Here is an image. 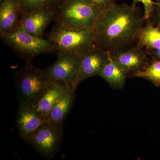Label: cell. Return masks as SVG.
Listing matches in <instances>:
<instances>
[{
  "label": "cell",
  "mask_w": 160,
  "mask_h": 160,
  "mask_svg": "<svg viewBox=\"0 0 160 160\" xmlns=\"http://www.w3.org/2000/svg\"><path fill=\"white\" fill-rule=\"evenodd\" d=\"M137 7L116 3L102 12L93 28L95 46L112 52L137 42L144 26Z\"/></svg>",
  "instance_id": "1"
},
{
  "label": "cell",
  "mask_w": 160,
  "mask_h": 160,
  "mask_svg": "<svg viewBox=\"0 0 160 160\" xmlns=\"http://www.w3.org/2000/svg\"><path fill=\"white\" fill-rule=\"evenodd\" d=\"M15 81L19 105L35 106L52 80L46 69L28 62L16 72Z\"/></svg>",
  "instance_id": "2"
},
{
  "label": "cell",
  "mask_w": 160,
  "mask_h": 160,
  "mask_svg": "<svg viewBox=\"0 0 160 160\" xmlns=\"http://www.w3.org/2000/svg\"><path fill=\"white\" fill-rule=\"evenodd\" d=\"M102 12L86 0H62L54 19L64 28L92 31Z\"/></svg>",
  "instance_id": "3"
},
{
  "label": "cell",
  "mask_w": 160,
  "mask_h": 160,
  "mask_svg": "<svg viewBox=\"0 0 160 160\" xmlns=\"http://www.w3.org/2000/svg\"><path fill=\"white\" fill-rule=\"evenodd\" d=\"M1 37L3 42L26 62H31L32 59L40 55L58 52L54 44L49 39L30 34L21 26Z\"/></svg>",
  "instance_id": "4"
},
{
  "label": "cell",
  "mask_w": 160,
  "mask_h": 160,
  "mask_svg": "<svg viewBox=\"0 0 160 160\" xmlns=\"http://www.w3.org/2000/svg\"><path fill=\"white\" fill-rule=\"evenodd\" d=\"M48 39L58 52H70L80 56L94 45L92 30L69 29L56 24L49 32Z\"/></svg>",
  "instance_id": "5"
},
{
  "label": "cell",
  "mask_w": 160,
  "mask_h": 160,
  "mask_svg": "<svg viewBox=\"0 0 160 160\" xmlns=\"http://www.w3.org/2000/svg\"><path fill=\"white\" fill-rule=\"evenodd\" d=\"M63 136V127L46 123L36 132L27 143L38 154L51 159L59 151Z\"/></svg>",
  "instance_id": "6"
},
{
  "label": "cell",
  "mask_w": 160,
  "mask_h": 160,
  "mask_svg": "<svg viewBox=\"0 0 160 160\" xmlns=\"http://www.w3.org/2000/svg\"><path fill=\"white\" fill-rule=\"evenodd\" d=\"M80 65L79 55L70 52H59L55 62L45 69L52 81L62 82L77 88Z\"/></svg>",
  "instance_id": "7"
},
{
  "label": "cell",
  "mask_w": 160,
  "mask_h": 160,
  "mask_svg": "<svg viewBox=\"0 0 160 160\" xmlns=\"http://www.w3.org/2000/svg\"><path fill=\"white\" fill-rule=\"evenodd\" d=\"M110 54L111 58L127 72L128 77L144 69L151 60L149 52L138 42Z\"/></svg>",
  "instance_id": "8"
},
{
  "label": "cell",
  "mask_w": 160,
  "mask_h": 160,
  "mask_svg": "<svg viewBox=\"0 0 160 160\" xmlns=\"http://www.w3.org/2000/svg\"><path fill=\"white\" fill-rule=\"evenodd\" d=\"M110 58V52L94 45L80 56L79 72L76 85L83 81L99 76Z\"/></svg>",
  "instance_id": "9"
},
{
  "label": "cell",
  "mask_w": 160,
  "mask_h": 160,
  "mask_svg": "<svg viewBox=\"0 0 160 160\" xmlns=\"http://www.w3.org/2000/svg\"><path fill=\"white\" fill-rule=\"evenodd\" d=\"M46 123V118L34 106L19 105L17 127L21 138L28 142L36 132Z\"/></svg>",
  "instance_id": "10"
},
{
  "label": "cell",
  "mask_w": 160,
  "mask_h": 160,
  "mask_svg": "<svg viewBox=\"0 0 160 160\" xmlns=\"http://www.w3.org/2000/svg\"><path fill=\"white\" fill-rule=\"evenodd\" d=\"M57 11V9L44 8L23 12L21 26L30 34L42 37L46 27L54 19Z\"/></svg>",
  "instance_id": "11"
},
{
  "label": "cell",
  "mask_w": 160,
  "mask_h": 160,
  "mask_svg": "<svg viewBox=\"0 0 160 160\" xmlns=\"http://www.w3.org/2000/svg\"><path fill=\"white\" fill-rule=\"evenodd\" d=\"M0 34H6L21 26L22 11L19 0L0 2Z\"/></svg>",
  "instance_id": "12"
},
{
  "label": "cell",
  "mask_w": 160,
  "mask_h": 160,
  "mask_svg": "<svg viewBox=\"0 0 160 160\" xmlns=\"http://www.w3.org/2000/svg\"><path fill=\"white\" fill-rule=\"evenodd\" d=\"M72 88H76L62 82L52 81L42 97L34 106L46 119L49 112L56 103Z\"/></svg>",
  "instance_id": "13"
},
{
  "label": "cell",
  "mask_w": 160,
  "mask_h": 160,
  "mask_svg": "<svg viewBox=\"0 0 160 160\" xmlns=\"http://www.w3.org/2000/svg\"><path fill=\"white\" fill-rule=\"evenodd\" d=\"M76 88L67 92L56 103L46 117V123L52 126H62L74 104Z\"/></svg>",
  "instance_id": "14"
},
{
  "label": "cell",
  "mask_w": 160,
  "mask_h": 160,
  "mask_svg": "<svg viewBox=\"0 0 160 160\" xmlns=\"http://www.w3.org/2000/svg\"><path fill=\"white\" fill-rule=\"evenodd\" d=\"M99 76L107 82L112 89H120L124 88L126 85L128 74L122 67L114 62L110 57Z\"/></svg>",
  "instance_id": "15"
},
{
  "label": "cell",
  "mask_w": 160,
  "mask_h": 160,
  "mask_svg": "<svg viewBox=\"0 0 160 160\" xmlns=\"http://www.w3.org/2000/svg\"><path fill=\"white\" fill-rule=\"evenodd\" d=\"M138 35L137 42L148 52L160 49V27L155 26L150 20L146 21Z\"/></svg>",
  "instance_id": "16"
},
{
  "label": "cell",
  "mask_w": 160,
  "mask_h": 160,
  "mask_svg": "<svg viewBox=\"0 0 160 160\" xmlns=\"http://www.w3.org/2000/svg\"><path fill=\"white\" fill-rule=\"evenodd\" d=\"M129 77L144 79L151 82L156 87H160V60L152 58L144 69Z\"/></svg>",
  "instance_id": "17"
},
{
  "label": "cell",
  "mask_w": 160,
  "mask_h": 160,
  "mask_svg": "<svg viewBox=\"0 0 160 160\" xmlns=\"http://www.w3.org/2000/svg\"><path fill=\"white\" fill-rule=\"evenodd\" d=\"M62 0H19L22 13L44 8L58 9Z\"/></svg>",
  "instance_id": "18"
},
{
  "label": "cell",
  "mask_w": 160,
  "mask_h": 160,
  "mask_svg": "<svg viewBox=\"0 0 160 160\" xmlns=\"http://www.w3.org/2000/svg\"><path fill=\"white\" fill-rule=\"evenodd\" d=\"M142 3L144 6V13L143 19L145 21L150 20L154 12L155 8L157 3L154 2L152 0H132V6L136 7L137 4Z\"/></svg>",
  "instance_id": "19"
},
{
  "label": "cell",
  "mask_w": 160,
  "mask_h": 160,
  "mask_svg": "<svg viewBox=\"0 0 160 160\" xmlns=\"http://www.w3.org/2000/svg\"><path fill=\"white\" fill-rule=\"evenodd\" d=\"M87 2L103 12L116 3V0H86Z\"/></svg>",
  "instance_id": "20"
},
{
  "label": "cell",
  "mask_w": 160,
  "mask_h": 160,
  "mask_svg": "<svg viewBox=\"0 0 160 160\" xmlns=\"http://www.w3.org/2000/svg\"><path fill=\"white\" fill-rule=\"evenodd\" d=\"M152 15H154L155 22L158 26L160 27V0H158V2H157Z\"/></svg>",
  "instance_id": "21"
},
{
  "label": "cell",
  "mask_w": 160,
  "mask_h": 160,
  "mask_svg": "<svg viewBox=\"0 0 160 160\" xmlns=\"http://www.w3.org/2000/svg\"><path fill=\"white\" fill-rule=\"evenodd\" d=\"M149 54L151 56L152 58L160 60V49L149 52Z\"/></svg>",
  "instance_id": "22"
},
{
  "label": "cell",
  "mask_w": 160,
  "mask_h": 160,
  "mask_svg": "<svg viewBox=\"0 0 160 160\" xmlns=\"http://www.w3.org/2000/svg\"><path fill=\"white\" fill-rule=\"evenodd\" d=\"M2 1H3V0H0V2H2Z\"/></svg>",
  "instance_id": "23"
}]
</instances>
